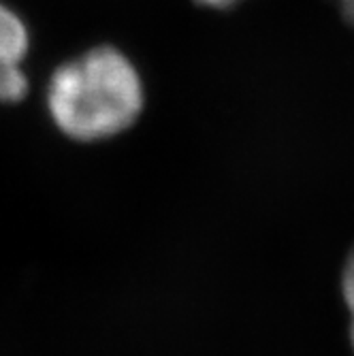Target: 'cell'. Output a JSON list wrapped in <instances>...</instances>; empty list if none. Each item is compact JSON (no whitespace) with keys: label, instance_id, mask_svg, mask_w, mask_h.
<instances>
[{"label":"cell","instance_id":"3957f363","mask_svg":"<svg viewBox=\"0 0 354 356\" xmlns=\"http://www.w3.org/2000/svg\"><path fill=\"white\" fill-rule=\"evenodd\" d=\"M341 290H344V301L350 309V341L354 348V252L350 254L344 277H341Z\"/></svg>","mask_w":354,"mask_h":356},{"label":"cell","instance_id":"6da1fadb","mask_svg":"<svg viewBox=\"0 0 354 356\" xmlns=\"http://www.w3.org/2000/svg\"><path fill=\"white\" fill-rule=\"evenodd\" d=\"M147 86L137 60L111 43L92 45L51 71L45 109L58 131L79 143L115 139L141 120Z\"/></svg>","mask_w":354,"mask_h":356},{"label":"cell","instance_id":"277c9868","mask_svg":"<svg viewBox=\"0 0 354 356\" xmlns=\"http://www.w3.org/2000/svg\"><path fill=\"white\" fill-rule=\"evenodd\" d=\"M199 7H205V9H214V11H227V9H233L237 7L243 0H195Z\"/></svg>","mask_w":354,"mask_h":356},{"label":"cell","instance_id":"7a4b0ae2","mask_svg":"<svg viewBox=\"0 0 354 356\" xmlns=\"http://www.w3.org/2000/svg\"><path fill=\"white\" fill-rule=\"evenodd\" d=\"M32 32L17 9L0 0V105H17L30 94L26 62Z\"/></svg>","mask_w":354,"mask_h":356}]
</instances>
